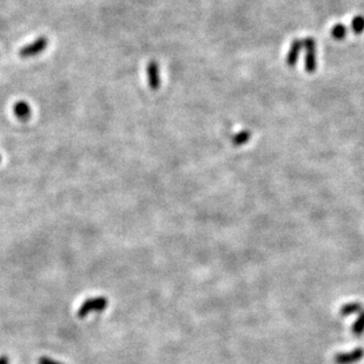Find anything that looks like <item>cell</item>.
Here are the masks:
<instances>
[{
    "mask_svg": "<svg viewBox=\"0 0 364 364\" xmlns=\"http://www.w3.org/2000/svg\"><path fill=\"white\" fill-rule=\"evenodd\" d=\"M109 306V299L105 296H97L85 299L77 311L79 318H84L91 312H103Z\"/></svg>",
    "mask_w": 364,
    "mask_h": 364,
    "instance_id": "obj_1",
    "label": "cell"
},
{
    "mask_svg": "<svg viewBox=\"0 0 364 364\" xmlns=\"http://www.w3.org/2000/svg\"><path fill=\"white\" fill-rule=\"evenodd\" d=\"M47 46H49V39H47L45 35H41V37H38L32 43L23 46L22 49L19 50V55H21V58L23 59L37 57L38 54L44 52L47 49Z\"/></svg>",
    "mask_w": 364,
    "mask_h": 364,
    "instance_id": "obj_2",
    "label": "cell"
},
{
    "mask_svg": "<svg viewBox=\"0 0 364 364\" xmlns=\"http://www.w3.org/2000/svg\"><path fill=\"white\" fill-rule=\"evenodd\" d=\"M304 42V49H306V70L307 72L312 73L317 67L316 60V42L314 38H307Z\"/></svg>",
    "mask_w": 364,
    "mask_h": 364,
    "instance_id": "obj_3",
    "label": "cell"
},
{
    "mask_svg": "<svg viewBox=\"0 0 364 364\" xmlns=\"http://www.w3.org/2000/svg\"><path fill=\"white\" fill-rule=\"evenodd\" d=\"M146 76H148L149 88L156 91L160 88V70L157 62L151 60L146 66Z\"/></svg>",
    "mask_w": 364,
    "mask_h": 364,
    "instance_id": "obj_4",
    "label": "cell"
},
{
    "mask_svg": "<svg viewBox=\"0 0 364 364\" xmlns=\"http://www.w3.org/2000/svg\"><path fill=\"white\" fill-rule=\"evenodd\" d=\"M364 357L363 348H355L350 353H341L335 355L334 361L336 364H355Z\"/></svg>",
    "mask_w": 364,
    "mask_h": 364,
    "instance_id": "obj_5",
    "label": "cell"
},
{
    "mask_svg": "<svg viewBox=\"0 0 364 364\" xmlns=\"http://www.w3.org/2000/svg\"><path fill=\"white\" fill-rule=\"evenodd\" d=\"M13 113L21 122H27L32 116V110H31L29 103L25 100H19L13 105Z\"/></svg>",
    "mask_w": 364,
    "mask_h": 364,
    "instance_id": "obj_6",
    "label": "cell"
},
{
    "mask_svg": "<svg viewBox=\"0 0 364 364\" xmlns=\"http://www.w3.org/2000/svg\"><path fill=\"white\" fill-rule=\"evenodd\" d=\"M304 47V42L299 41V39H296V41L292 43L290 49H289V52L287 54V64L289 66L294 67L296 65V63L298 60L300 51L303 50Z\"/></svg>",
    "mask_w": 364,
    "mask_h": 364,
    "instance_id": "obj_7",
    "label": "cell"
},
{
    "mask_svg": "<svg viewBox=\"0 0 364 364\" xmlns=\"http://www.w3.org/2000/svg\"><path fill=\"white\" fill-rule=\"evenodd\" d=\"M363 310L362 306L357 302H353V303H348L344 304V306L341 308V310H339V314L343 317H347V316H350L353 314H359Z\"/></svg>",
    "mask_w": 364,
    "mask_h": 364,
    "instance_id": "obj_8",
    "label": "cell"
},
{
    "mask_svg": "<svg viewBox=\"0 0 364 364\" xmlns=\"http://www.w3.org/2000/svg\"><path fill=\"white\" fill-rule=\"evenodd\" d=\"M251 136L252 133L249 131V130H243V131H239L238 133H236L235 136L231 137V143L235 146H242L250 140Z\"/></svg>",
    "mask_w": 364,
    "mask_h": 364,
    "instance_id": "obj_9",
    "label": "cell"
},
{
    "mask_svg": "<svg viewBox=\"0 0 364 364\" xmlns=\"http://www.w3.org/2000/svg\"><path fill=\"white\" fill-rule=\"evenodd\" d=\"M348 34V29L343 24H336V25L331 29V37L336 39V41H343Z\"/></svg>",
    "mask_w": 364,
    "mask_h": 364,
    "instance_id": "obj_10",
    "label": "cell"
},
{
    "mask_svg": "<svg viewBox=\"0 0 364 364\" xmlns=\"http://www.w3.org/2000/svg\"><path fill=\"white\" fill-rule=\"evenodd\" d=\"M351 31L355 34H361L364 32V17L363 15H356L351 21Z\"/></svg>",
    "mask_w": 364,
    "mask_h": 364,
    "instance_id": "obj_11",
    "label": "cell"
},
{
    "mask_svg": "<svg viewBox=\"0 0 364 364\" xmlns=\"http://www.w3.org/2000/svg\"><path fill=\"white\" fill-rule=\"evenodd\" d=\"M353 334L355 336H361L364 334V310L359 312L358 318L355 320V323L353 324Z\"/></svg>",
    "mask_w": 364,
    "mask_h": 364,
    "instance_id": "obj_12",
    "label": "cell"
},
{
    "mask_svg": "<svg viewBox=\"0 0 364 364\" xmlns=\"http://www.w3.org/2000/svg\"><path fill=\"white\" fill-rule=\"evenodd\" d=\"M38 364H63V363L59 361H55L53 358L47 357V356H42V357L38 359Z\"/></svg>",
    "mask_w": 364,
    "mask_h": 364,
    "instance_id": "obj_13",
    "label": "cell"
},
{
    "mask_svg": "<svg viewBox=\"0 0 364 364\" xmlns=\"http://www.w3.org/2000/svg\"><path fill=\"white\" fill-rule=\"evenodd\" d=\"M0 364H10V357L7 355H0Z\"/></svg>",
    "mask_w": 364,
    "mask_h": 364,
    "instance_id": "obj_14",
    "label": "cell"
},
{
    "mask_svg": "<svg viewBox=\"0 0 364 364\" xmlns=\"http://www.w3.org/2000/svg\"><path fill=\"white\" fill-rule=\"evenodd\" d=\"M0 161H2V156H0Z\"/></svg>",
    "mask_w": 364,
    "mask_h": 364,
    "instance_id": "obj_15",
    "label": "cell"
}]
</instances>
